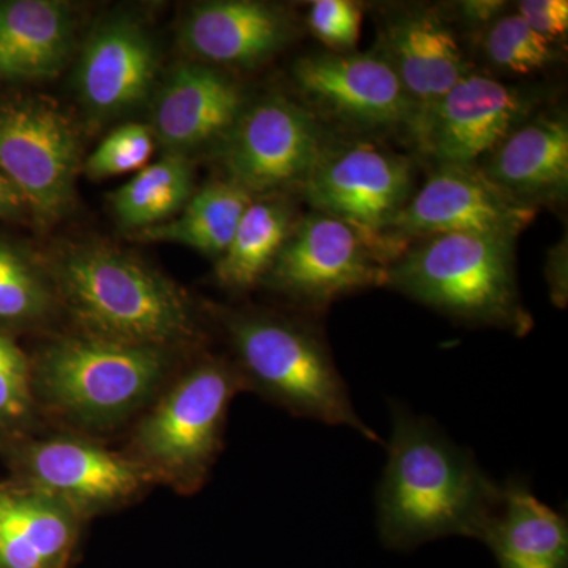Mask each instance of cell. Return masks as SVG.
Here are the masks:
<instances>
[{"mask_svg": "<svg viewBox=\"0 0 568 568\" xmlns=\"http://www.w3.org/2000/svg\"><path fill=\"white\" fill-rule=\"evenodd\" d=\"M489 153L481 171L521 203L537 207L566 196L568 123L562 115H540L515 126Z\"/></svg>", "mask_w": 568, "mask_h": 568, "instance_id": "18", "label": "cell"}, {"mask_svg": "<svg viewBox=\"0 0 568 568\" xmlns=\"http://www.w3.org/2000/svg\"><path fill=\"white\" fill-rule=\"evenodd\" d=\"M413 171L403 156L373 142L331 148L302 185L315 212L372 234L390 233L410 200Z\"/></svg>", "mask_w": 568, "mask_h": 568, "instance_id": "9", "label": "cell"}, {"mask_svg": "<svg viewBox=\"0 0 568 568\" xmlns=\"http://www.w3.org/2000/svg\"><path fill=\"white\" fill-rule=\"evenodd\" d=\"M293 207L276 193L254 197L216 263L220 282L246 290L264 280L295 226Z\"/></svg>", "mask_w": 568, "mask_h": 568, "instance_id": "23", "label": "cell"}, {"mask_svg": "<svg viewBox=\"0 0 568 568\" xmlns=\"http://www.w3.org/2000/svg\"><path fill=\"white\" fill-rule=\"evenodd\" d=\"M507 2L500 0H466L458 3L459 18L470 28H488L506 13Z\"/></svg>", "mask_w": 568, "mask_h": 568, "instance_id": "34", "label": "cell"}, {"mask_svg": "<svg viewBox=\"0 0 568 568\" xmlns=\"http://www.w3.org/2000/svg\"><path fill=\"white\" fill-rule=\"evenodd\" d=\"M73 48V18L52 0L0 2V77L43 80L55 77Z\"/></svg>", "mask_w": 568, "mask_h": 568, "instance_id": "20", "label": "cell"}, {"mask_svg": "<svg viewBox=\"0 0 568 568\" xmlns=\"http://www.w3.org/2000/svg\"><path fill=\"white\" fill-rule=\"evenodd\" d=\"M312 111L286 97H267L246 108L223 141L227 181L263 196L304 185L327 149Z\"/></svg>", "mask_w": 568, "mask_h": 568, "instance_id": "8", "label": "cell"}, {"mask_svg": "<svg viewBox=\"0 0 568 568\" xmlns=\"http://www.w3.org/2000/svg\"><path fill=\"white\" fill-rule=\"evenodd\" d=\"M155 149L151 126L125 123L108 134L85 160V173L91 179H110L141 171Z\"/></svg>", "mask_w": 568, "mask_h": 568, "instance_id": "28", "label": "cell"}, {"mask_svg": "<svg viewBox=\"0 0 568 568\" xmlns=\"http://www.w3.org/2000/svg\"><path fill=\"white\" fill-rule=\"evenodd\" d=\"M536 216L537 207L504 192L474 164H440L398 213L390 233L406 241L437 234H480L515 241Z\"/></svg>", "mask_w": 568, "mask_h": 568, "instance_id": "10", "label": "cell"}, {"mask_svg": "<svg viewBox=\"0 0 568 568\" xmlns=\"http://www.w3.org/2000/svg\"><path fill=\"white\" fill-rule=\"evenodd\" d=\"M78 163V134L58 106L39 99L0 104V174L40 222L70 207Z\"/></svg>", "mask_w": 568, "mask_h": 568, "instance_id": "7", "label": "cell"}, {"mask_svg": "<svg viewBox=\"0 0 568 568\" xmlns=\"http://www.w3.org/2000/svg\"><path fill=\"white\" fill-rule=\"evenodd\" d=\"M51 297L40 268L17 246L0 242V321L39 320L50 310Z\"/></svg>", "mask_w": 568, "mask_h": 568, "instance_id": "26", "label": "cell"}, {"mask_svg": "<svg viewBox=\"0 0 568 568\" xmlns=\"http://www.w3.org/2000/svg\"><path fill=\"white\" fill-rule=\"evenodd\" d=\"M31 406V369L24 353L0 332V420H18Z\"/></svg>", "mask_w": 568, "mask_h": 568, "instance_id": "30", "label": "cell"}, {"mask_svg": "<svg viewBox=\"0 0 568 568\" xmlns=\"http://www.w3.org/2000/svg\"><path fill=\"white\" fill-rule=\"evenodd\" d=\"M409 245L398 235L366 233L312 212L295 223L264 280L294 301L323 310L355 291L387 286L388 267Z\"/></svg>", "mask_w": 568, "mask_h": 568, "instance_id": "5", "label": "cell"}, {"mask_svg": "<svg viewBox=\"0 0 568 568\" xmlns=\"http://www.w3.org/2000/svg\"><path fill=\"white\" fill-rule=\"evenodd\" d=\"M26 203L20 192L2 174H0V219L20 215Z\"/></svg>", "mask_w": 568, "mask_h": 568, "instance_id": "35", "label": "cell"}, {"mask_svg": "<svg viewBox=\"0 0 568 568\" xmlns=\"http://www.w3.org/2000/svg\"><path fill=\"white\" fill-rule=\"evenodd\" d=\"M392 416L394 432L376 503L384 547L413 551L450 536L481 540L500 485L428 418L396 403Z\"/></svg>", "mask_w": 568, "mask_h": 568, "instance_id": "1", "label": "cell"}, {"mask_svg": "<svg viewBox=\"0 0 568 568\" xmlns=\"http://www.w3.org/2000/svg\"><path fill=\"white\" fill-rule=\"evenodd\" d=\"M310 31L334 52L354 50L361 37L362 9L351 0H316L308 9Z\"/></svg>", "mask_w": 568, "mask_h": 568, "instance_id": "29", "label": "cell"}, {"mask_svg": "<svg viewBox=\"0 0 568 568\" xmlns=\"http://www.w3.org/2000/svg\"><path fill=\"white\" fill-rule=\"evenodd\" d=\"M282 10L254 0H219L194 7L182 26V44L200 61L253 67L267 61L291 39Z\"/></svg>", "mask_w": 568, "mask_h": 568, "instance_id": "17", "label": "cell"}, {"mask_svg": "<svg viewBox=\"0 0 568 568\" xmlns=\"http://www.w3.org/2000/svg\"><path fill=\"white\" fill-rule=\"evenodd\" d=\"M32 477L48 491L85 504H104L132 495L141 474L125 459L78 440L54 439L33 448Z\"/></svg>", "mask_w": 568, "mask_h": 568, "instance_id": "21", "label": "cell"}, {"mask_svg": "<svg viewBox=\"0 0 568 568\" xmlns=\"http://www.w3.org/2000/svg\"><path fill=\"white\" fill-rule=\"evenodd\" d=\"M521 92L467 73L433 108L410 136L437 164H474L491 152L526 115Z\"/></svg>", "mask_w": 568, "mask_h": 568, "instance_id": "13", "label": "cell"}, {"mask_svg": "<svg viewBox=\"0 0 568 568\" xmlns=\"http://www.w3.org/2000/svg\"><path fill=\"white\" fill-rule=\"evenodd\" d=\"M568 256H567V242L556 245L549 252L547 264V278L549 284V294L551 301L555 302L559 308H566L568 298Z\"/></svg>", "mask_w": 568, "mask_h": 568, "instance_id": "33", "label": "cell"}, {"mask_svg": "<svg viewBox=\"0 0 568 568\" xmlns=\"http://www.w3.org/2000/svg\"><path fill=\"white\" fill-rule=\"evenodd\" d=\"M166 357L159 347L97 336L55 343L40 365L52 405L85 422H108L141 405L162 381Z\"/></svg>", "mask_w": 568, "mask_h": 568, "instance_id": "6", "label": "cell"}, {"mask_svg": "<svg viewBox=\"0 0 568 568\" xmlns=\"http://www.w3.org/2000/svg\"><path fill=\"white\" fill-rule=\"evenodd\" d=\"M387 286L465 323L495 325L518 336L532 327L519 298L510 239L429 235L388 267Z\"/></svg>", "mask_w": 568, "mask_h": 568, "instance_id": "3", "label": "cell"}, {"mask_svg": "<svg viewBox=\"0 0 568 568\" xmlns=\"http://www.w3.org/2000/svg\"><path fill=\"white\" fill-rule=\"evenodd\" d=\"M499 568H568L567 518L523 481L500 487L499 503L481 540Z\"/></svg>", "mask_w": 568, "mask_h": 568, "instance_id": "19", "label": "cell"}, {"mask_svg": "<svg viewBox=\"0 0 568 568\" xmlns=\"http://www.w3.org/2000/svg\"><path fill=\"white\" fill-rule=\"evenodd\" d=\"M517 13L551 43L567 33V0H523L518 2Z\"/></svg>", "mask_w": 568, "mask_h": 568, "instance_id": "31", "label": "cell"}, {"mask_svg": "<svg viewBox=\"0 0 568 568\" xmlns=\"http://www.w3.org/2000/svg\"><path fill=\"white\" fill-rule=\"evenodd\" d=\"M156 52L140 24L119 18L100 26L82 51L77 85L95 118L132 111L151 92Z\"/></svg>", "mask_w": 568, "mask_h": 568, "instance_id": "15", "label": "cell"}, {"mask_svg": "<svg viewBox=\"0 0 568 568\" xmlns=\"http://www.w3.org/2000/svg\"><path fill=\"white\" fill-rule=\"evenodd\" d=\"M253 200L252 193L227 179L211 182L193 194L178 216L159 226L140 231V239L189 246L205 256L220 260Z\"/></svg>", "mask_w": 568, "mask_h": 568, "instance_id": "22", "label": "cell"}, {"mask_svg": "<svg viewBox=\"0 0 568 568\" xmlns=\"http://www.w3.org/2000/svg\"><path fill=\"white\" fill-rule=\"evenodd\" d=\"M244 110L237 82L203 63H183L160 89L149 126L168 153L186 156L226 140Z\"/></svg>", "mask_w": 568, "mask_h": 568, "instance_id": "14", "label": "cell"}, {"mask_svg": "<svg viewBox=\"0 0 568 568\" xmlns=\"http://www.w3.org/2000/svg\"><path fill=\"white\" fill-rule=\"evenodd\" d=\"M0 564L7 568H47L48 564L13 530L0 525Z\"/></svg>", "mask_w": 568, "mask_h": 568, "instance_id": "32", "label": "cell"}, {"mask_svg": "<svg viewBox=\"0 0 568 568\" xmlns=\"http://www.w3.org/2000/svg\"><path fill=\"white\" fill-rule=\"evenodd\" d=\"M55 276L91 336L162 349L193 334L185 294L130 254L106 245L73 246L59 260Z\"/></svg>", "mask_w": 568, "mask_h": 568, "instance_id": "2", "label": "cell"}, {"mask_svg": "<svg viewBox=\"0 0 568 568\" xmlns=\"http://www.w3.org/2000/svg\"><path fill=\"white\" fill-rule=\"evenodd\" d=\"M384 54L416 106L409 132L424 122L448 91L465 78L467 63L454 32L436 10L396 14L384 31Z\"/></svg>", "mask_w": 568, "mask_h": 568, "instance_id": "16", "label": "cell"}, {"mask_svg": "<svg viewBox=\"0 0 568 568\" xmlns=\"http://www.w3.org/2000/svg\"><path fill=\"white\" fill-rule=\"evenodd\" d=\"M239 379L222 364L200 366L183 377L142 425V450L160 465L196 469L215 454L227 405Z\"/></svg>", "mask_w": 568, "mask_h": 568, "instance_id": "12", "label": "cell"}, {"mask_svg": "<svg viewBox=\"0 0 568 568\" xmlns=\"http://www.w3.org/2000/svg\"><path fill=\"white\" fill-rule=\"evenodd\" d=\"M298 91L327 114L369 129L406 125L416 106L386 58L323 52L294 63Z\"/></svg>", "mask_w": 568, "mask_h": 568, "instance_id": "11", "label": "cell"}, {"mask_svg": "<svg viewBox=\"0 0 568 568\" xmlns=\"http://www.w3.org/2000/svg\"><path fill=\"white\" fill-rule=\"evenodd\" d=\"M484 50L496 67L518 74L544 69L555 59L551 41L529 28L517 11L504 13L488 26Z\"/></svg>", "mask_w": 568, "mask_h": 568, "instance_id": "27", "label": "cell"}, {"mask_svg": "<svg viewBox=\"0 0 568 568\" xmlns=\"http://www.w3.org/2000/svg\"><path fill=\"white\" fill-rule=\"evenodd\" d=\"M0 525L24 538L50 566L71 541V523L58 507L32 497H2Z\"/></svg>", "mask_w": 568, "mask_h": 568, "instance_id": "25", "label": "cell"}, {"mask_svg": "<svg viewBox=\"0 0 568 568\" xmlns=\"http://www.w3.org/2000/svg\"><path fill=\"white\" fill-rule=\"evenodd\" d=\"M193 196V166L189 156L168 153L138 171L111 196L122 226L144 231L173 220Z\"/></svg>", "mask_w": 568, "mask_h": 568, "instance_id": "24", "label": "cell"}, {"mask_svg": "<svg viewBox=\"0 0 568 568\" xmlns=\"http://www.w3.org/2000/svg\"><path fill=\"white\" fill-rule=\"evenodd\" d=\"M235 351L265 394L297 416L349 426L373 443L375 429L358 417L323 336L293 321L264 315L230 320Z\"/></svg>", "mask_w": 568, "mask_h": 568, "instance_id": "4", "label": "cell"}]
</instances>
